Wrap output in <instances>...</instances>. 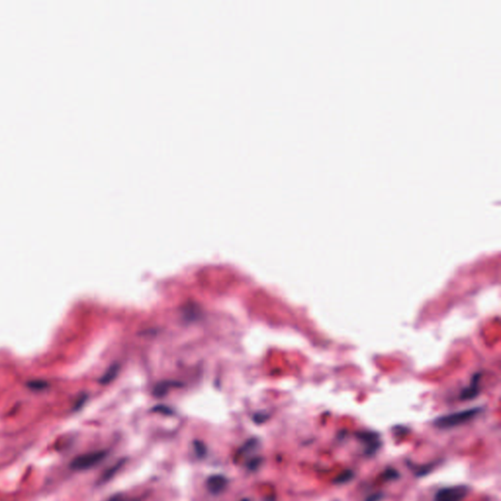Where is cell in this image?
<instances>
[{
    "mask_svg": "<svg viewBox=\"0 0 501 501\" xmlns=\"http://www.w3.org/2000/svg\"><path fill=\"white\" fill-rule=\"evenodd\" d=\"M409 467L412 469V471H414V473L417 477H423V476L429 474L432 471V469L435 467V465L434 464H427V465L417 466V465L409 464Z\"/></svg>",
    "mask_w": 501,
    "mask_h": 501,
    "instance_id": "52a82bcc",
    "label": "cell"
},
{
    "mask_svg": "<svg viewBox=\"0 0 501 501\" xmlns=\"http://www.w3.org/2000/svg\"><path fill=\"white\" fill-rule=\"evenodd\" d=\"M400 478V473L394 468H388L383 473V479L385 481H394Z\"/></svg>",
    "mask_w": 501,
    "mask_h": 501,
    "instance_id": "9c48e42d",
    "label": "cell"
},
{
    "mask_svg": "<svg viewBox=\"0 0 501 501\" xmlns=\"http://www.w3.org/2000/svg\"><path fill=\"white\" fill-rule=\"evenodd\" d=\"M479 381H480V376L477 374L472 379L471 384L462 391L461 395H460V398L462 400L468 401V400H472L478 396V394H479Z\"/></svg>",
    "mask_w": 501,
    "mask_h": 501,
    "instance_id": "8992f818",
    "label": "cell"
},
{
    "mask_svg": "<svg viewBox=\"0 0 501 501\" xmlns=\"http://www.w3.org/2000/svg\"><path fill=\"white\" fill-rule=\"evenodd\" d=\"M241 501H250L249 499H242Z\"/></svg>",
    "mask_w": 501,
    "mask_h": 501,
    "instance_id": "7c38bea8",
    "label": "cell"
},
{
    "mask_svg": "<svg viewBox=\"0 0 501 501\" xmlns=\"http://www.w3.org/2000/svg\"><path fill=\"white\" fill-rule=\"evenodd\" d=\"M108 501H126V500H125V498H124V496H123V495H121V494H120V493H119V494H116V495H113V496H112V497H111V498H110V499H109V500Z\"/></svg>",
    "mask_w": 501,
    "mask_h": 501,
    "instance_id": "8fae6325",
    "label": "cell"
},
{
    "mask_svg": "<svg viewBox=\"0 0 501 501\" xmlns=\"http://www.w3.org/2000/svg\"><path fill=\"white\" fill-rule=\"evenodd\" d=\"M226 485H227V480L225 477L221 475L212 476L207 481L208 489L214 494H219L222 492L225 489Z\"/></svg>",
    "mask_w": 501,
    "mask_h": 501,
    "instance_id": "5b68a950",
    "label": "cell"
},
{
    "mask_svg": "<svg viewBox=\"0 0 501 501\" xmlns=\"http://www.w3.org/2000/svg\"><path fill=\"white\" fill-rule=\"evenodd\" d=\"M383 497H384V495L382 492H376V493L368 495L364 501H381Z\"/></svg>",
    "mask_w": 501,
    "mask_h": 501,
    "instance_id": "30bf717a",
    "label": "cell"
},
{
    "mask_svg": "<svg viewBox=\"0 0 501 501\" xmlns=\"http://www.w3.org/2000/svg\"><path fill=\"white\" fill-rule=\"evenodd\" d=\"M107 456V452L104 450L92 451L85 454L76 457L71 462V468L76 471L87 470L89 468L94 467L98 463H100Z\"/></svg>",
    "mask_w": 501,
    "mask_h": 501,
    "instance_id": "3957f363",
    "label": "cell"
},
{
    "mask_svg": "<svg viewBox=\"0 0 501 501\" xmlns=\"http://www.w3.org/2000/svg\"><path fill=\"white\" fill-rule=\"evenodd\" d=\"M481 410L482 409L481 407H474V408L461 410L458 412L450 413L447 415L438 417L433 424L438 429L456 428L458 426H461L463 424H466L467 422L473 420L475 417H477L481 413Z\"/></svg>",
    "mask_w": 501,
    "mask_h": 501,
    "instance_id": "6da1fadb",
    "label": "cell"
},
{
    "mask_svg": "<svg viewBox=\"0 0 501 501\" xmlns=\"http://www.w3.org/2000/svg\"><path fill=\"white\" fill-rule=\"evenodd\" d=\"M356 438L364 445V454L367 456L374 455L381 447L380 435L373 431H359Z\"/></svg>",
    "mask_w": 501,
    "mask_h": 501,
    "instance_id": "7a4b0ae2",
    "label": "cell"
},
{
    "mask_svg": "<svg viewBox=\"0 0 501 501\" xmlns=\"http://www.w3.org/2000/svg\"><path fill=\"white\" fill-rule=\"evenodd\" d=\"M354 479V472L352 470H345L343 471L339 476H337L334 480V483L336 484H343L347 483Z\"/></svg>",
    "mask_w": 501,
    "mask_h": 501,
    "instance_id": "ba28073f",
    "label": "cell"
},
{
    "mask_svg": "<svg viewBox=\"0 0 501 501\" xmlns=\"http://www.w3.org/2000/svg\"><path fill=\"white\" fill-rule=\"evenodd\" d=\"M470 488L465 484L443 487L437 491L434 501H462L469 493Z\"/></svg>",
    "mask_w": 501,
    "mask_h": 501,
    "instance_id": "277c9868",
    "label": "cell"
}]
</instances>
